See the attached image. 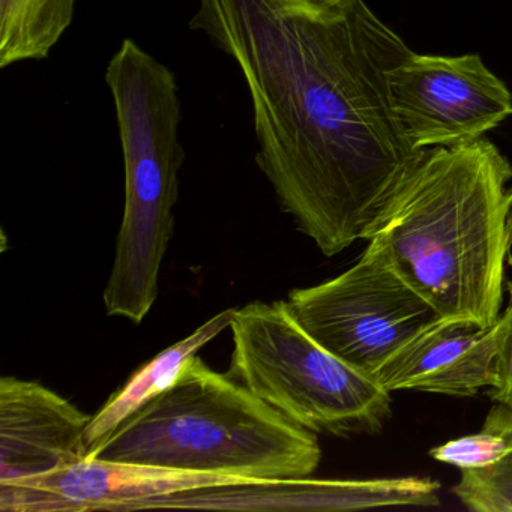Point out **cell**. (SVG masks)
I'll return each instance as SVG.
<instances>
[{
	"instance_id": "8992f818",
	"label": "cell",
	"mask_w": 512,
	"mask_h": 512,
	"mask_svg": "<svg viewBox=\"0 0 512 512\" xmlns=\"http://www.w3.org/2000/svg\"><path fill=\"white\" fill-rule=\"evenodd\" d=\"M287 304L322 346L373 379L392 356L443 319L368 247L358 263L338 277L293 290Z\"/></svg>"
},
{
	"instance_id": "5bb4252c",
	"label": "cell",
	"mask_w": 512,
	"mask_h": 512,
	"mask_svg": "<svg viewBox=\"0 0 512 512\" xmlns=\"http://www.w3.org/2000/svg\"><path fill=\"white\" fill-rule=\"evenodd\" d=\"M481 430L505 442V455L481 469L460 470L452 494L470 511L512 512V409L494 404Z\"/></svg>"
},
{
	"instance_id": "9c48e42d",
	"label": "cell",
	"mask_w": 512,
	"mask_h": 512,
	"mask_svg": "<svg viewBox=\"0 0 512 512\" xmlns=\"http://www.w3.org/2000/svg\"><path fill=\"white\" fill-rule=\"evenodd\" d=\"M440 482L431 478L368 479H281L199 488L152 500L145 509H313L350 511L377 506H437Z\"/></svg>"
},
{
	"instance_id": "6da1fadb",
	"label": "cell",
	"mask_w": 512,
	"mask_h": 512,
	"mask_svg": "<svg viewBox=\"0 0 512 512\" xmlns=\"http://www.w3.org/2000/svg\"><path fill=\"white\" fill-rule=\"evenodd\" d=\"M193 26L238 64L257 163L299 230L328 257L367 238L425 151L404 137L389 92L415 52L364 0L323 11L200 0Z\"/></svg>"
},
{
	"instance_id": "9a60e30c",
	"label": "cell",
	"mask_w": 512,
	"mask_h": 512,
	"mask_svg": "<svg viewBox=\"0 0 512 512\" xmlns=\"http://www.w3.org/2000/svg\"><path fill=\"white\" fill-rule=\"evenodd\" d=\"M505 452V442L499 436L481 430L473 436L449 440L445 445L431 449L430 455L434 460L463 470L481 469L502 458Z\"/></svg>"
},
{
	"instance_id": "7a4b0ae2",
	"label": "cell",
	"mask_w": 512,
	"mask_h": 512,
	"mask_svg": "<svg viewBox=\"0 0 512 512\" xmlns=\"http://www.w3.org/2000/svg\"><path fill=\"white\" fill-rule=\"evenodd\" d=\"M512 166L490 140L425 149L367 235L445 319L493 325L512 250Z\"/></svg>"
},
{
	"instance_id": "52a82bcc",
	"label": "cell",
	"mask_w": 512,
	"mask_h": 512,
	"mask_svg": "<svg viewBox=\"0 0 512 512\" xmlns=\"http://www.w3.org/2000/svg\"><path fill=\"white\" fill-rule=\"evenodd\" d=\"M395 118L413 148L482 139L512 116V95L479 55L413 53L389 74Z\"/></svg>"
},
{
	"instance_id": "ba28073f",
	"label": "cell",
	"mask_w": 512,
	"mask_h": 512,
	"mask_svg": "<svg viewBox=\"0 0 512 512\" xmlns=\"http://www.w3.org/2000/svg\"><path fill=\"white\" fill-rule=\"evenodd\" d=\"M250 482L260 481L86 457L46 475L0 482V511H139L172 494Z\"/></svg>"
},
{
	"instance_id": "5b68a950",
	"label": "cell",
	"mask_w": 512,
	"mask_h": 512,
	"mask_svg": "<svg viewBox=\"0 0 512 512\" xmlns=\"http://www.w3.org/2000/svg\"><path fill=\"white\" fill-rule=\"evenodd\" d=\"M229 376L314 433L376 434L391 392L319 343L287 301L236 308Z\"/></svg>"
},
{
	"instance_id": "2e32d148",
	"label": "cell",
	"mask_w": 512,
	"mask_h": 512,
	"mask_svg": "<svg viewBox=\"0 0 512 512\" xmlns=\"http://www.w3.org/2000/svg\"><path fill=\"white\" fill-rule=\"evenodd\" d=\"M508 290L511 293L509 307L512 308V283L509 284ZM487 395L494 403L512 409V316L494 364L493 382L487 388Z\"/></svg>"
},
{
	"instance_id": "3957f363",
	"label": "cell",
	"mask_w": 512,
	"mask_h": 512,
	"mask_svg": "<svg viewBox=\"0 0 512 512\" xmlns=\"http://www.w3.org/2000/svg\"><path fill=\"white\" fill-rule=\"evenodd\" d=\"M86 457L262 482L308 478L322 449L317 433L194 356L172 388Z\"/></svg>"
},
{
	"instance_id": "277c9868",
	"label": "cell",
	"mask_w": 512,
	"mask_h": 512,
	"mask_svg": "<svg viewBox=\"0 0 512 512\" xmlns=\"http://www.w3.org/2000/svg\"><path fill=\"white\" fill-rule=\"evenodd\" d=\"M106 82L124 151L125 211L104 305L109 316L139 325L157 301L175 229L184 163L181 100L175 74L133 40H125L110 59Z\"/></svg>"
},
{
	"instance_id": "4fadbf2b",
	"label": "cell",
	"mask_w": 512,
	"mask_h": 512,
	"mask_svg": "<svg viewBox=\"0 0 512 512\" xmlns=\"http://www.w3.org/2000/svg\"><path fill=\"white\" fill-rule=\"evenodd\" d=\"M74 10L76 0H0V67L46 59Z\"/></svg>"
},
{
	"instance_id": "7c38bea8",
	"label": "cell",
	"mask_w": 512,
	"mask_h": 512,
	"mask_svg": "<svg viewBox=\"0 0 512 512\" xmlns=\"http://www.w3.org/2000/svg\"><path fill=\"white\" fill-rule=\"evenodd\" d=\"M236 308L221 311L200 326L184 340L172 344L143 365L131 379L107 400L97 415L92 416L86 430V445L94 448L118 430L119 425L136 415L158 395L175 385L185 364L197 355L202 347L230 328Z\"/></svg>"
},
{
	"instance_id": "30bf717a",
	"label": "cell",
	"mask_w": 512,
	"mask_h": 512,
	"mask_svg": "<svg viewBox=\"0 0 512 512\" xmlns=\"http://www.w3.org/2000/svg\"><path fill=\"white\" fill-rule=\"evenodd\" d=\"M506 308L493 325L445 319L392 356L374 380L386 391H422L473 397L493 382L494 364L511 323Z\"/></svg>"
},
{
	"instance_id": "e0dca14e",
	"label": "cell",
	"mask_w": 512,
	"mask_h": 512,
	"mask_svg": "<svg viewBox=\"0 0 512 512\" xmlns=\"http://www.w3.org/2000/svg\"><path fill=\"white\" fill-rule=\"evenodd\" d=\"M278 2L289 7L302 8V10L323 11L344 4L346 0H278Z\"/></svg>"
},
{
	"instance_id": "8fae6325",
	"label": "cell",
	"mask_w": 512,
	"mask_h": 512,
	"mask_svg": "<svg viewBox=\"0 0 512 512\" xmlns=\"http://www.w3.org/2000/svg\"><path fill=\"white\" fill-rule=\"evenodd\" d=\"M92 416L41 383L0 379V482L46 475L88 455Z\"/></svg>"
}]
</instances>
